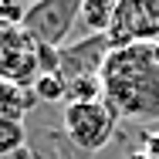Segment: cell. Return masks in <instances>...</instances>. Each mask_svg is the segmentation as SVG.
<instances>
[{"label":"cell","instance_id":"cell-14","mask_svg":"<svg viewBox=\"0 0 159 159\" xmlns=\"http://www.w3.org/2000/svg\"><path fill=\"white\" fill-rule=\"evenodd\" d=\"M14 159H34V152L24 146V149H17V152H14Z\"/></svg>","mask_w":159,"mask_h":159},{"label":"cell","instance_id":"cell-2","mask_svg":"<svg viewBox=\"0 0 159 159\" xmlns=\"http://www.w3.org/2000/svg\"><path fill=\"white\" fill-rule=\"evenodd\" d=\"M115 122H119V112L105 98L102 102H68L64 105V135L81 152L105 149L108 139L115 135Z\"/></svg>","mask_w":159,"mask_h":159},{"label":"cell","instance_id":"cell-9","mask_svg":"<svg viewBox=\"0 0 159 159\" xmlns=\"http://www.w3.org/2000/svg\"><path fill=\"white\" fill-rule=\"evenodd\" d=\"M27 146V132L24 122H10V119H0V159L14 156L17 149Z\"/></svg>","mask_w":159,"mask_h":159},{"label":"cell","instance_id":"cell-12","mask_svg":"<svg viewBox=\"0 0 159 159\" xmlns=\"http://www.w3.org/2000/svg\"><path fill=\"white\" fill-rule=\"evenodd\" d=\"M142 156L149 159H159V129H149V132H142V149H139Z\"/></svg>","mask_w":159,"mask_h":159},{"label":"cell","instance_id":"cell-7","mask_svg":"<svg viewBox=\"0 0 159 159\" xmlns=\"http://www.w3.org/2000/svg\"><path fill=\"white\" fill-rule=\"evenodd\" d=\"M112 14H115L112 0H81V17L78 20L88 27V34H108Z\"/></svg>","mask_w":159,"mask_h":159},{"label":"cell","instance_id":"cell-15","mask_svg":"<svg viewBox=\"0 0 159 159\" xmlns=\"http://www.w3.org/2000/svg\"><path fill=\"white\" fill-rule=\"evenodd\" d=\"M129 159H149V156H142V152H132V156H129Z\"/></svg>","mask_w":159,"mask_h":159},{"label":"cell","instance_id":"cell-1","mask_svg":"<svg viewBox=\"0 0 159 159\" xmlns=\"http://www.w3.org/2000/svg\"><path fill=\"white\" fill-rule=\"evenodd\" d=\"M105 102L129 119H159V41L112 48L98 68Z\"/></svg>","mask_w":159,"mask_h":159},{"label":"cell","instance_id":"cell-10","mask_svg":"<svg viewBox=\"0 0 159 159\" xmlns=\"http://www.w3.org/2000/svg\"><path fill=\"white\" fill-rule=\"evenodd\" d=\"M31 88L37 102H68V81L61 75H37V81Z\"/></svg>","mask_w":159,"mask_h":159},{"label":"cell","instance_id":"cell-5","mask_svg":"<svg viewBox=\"0 0 159 159\" xmlns=\"http://www.w3.org/2000/svg\"><path fill=\"white\" fill-rule=\"evenodd\" d=\"M108 51H112V44H108L105 34H88V37L61 48V78L71 81V78H81V75H98Z\"/></svg>","mask_w":159,"mask_h":159},{"label":"cell","instance_id":"cell-11","mask_svg":"<svg viewBox=\"0 0 159 159\" xmlns=\"http://www.w3.org/2000/svg\"><path fill=\"white\" fill-rule=\"evenodd\" d=\"M24 14H27V7H24V3H14V0L0 3V24L20 27V24H24Z\"/></svg>","mask_w":159,"mask_h":159},{"label":"cell","instance_id":"cell-13","mask_svg":"<svg viewBox=\"0 0 159 159\" xmlns=\"http://www.w3.org/2000/svg\"><path fill=\"white\" fill-rule=\"evenodd\" d=\"M146 10H149L152 24H156V34H159V0H146Z\"/></svg>","mask_w":159,"mask_h":159},{"label":"cell","instance_id":"cell-8","mask_svg":"<svg viewBox=\"0 0 159 159\" xmlns=\"http://www.w3.org/2000/svg\"><path fill=\"white\" fill-rule=\"evenodd\" d=\"M102 98H105V88H102L98 75H81V78L68 81V102H102Z\"/></svg>","mask_w":159,"mask_h":159},{"label":"cell","instance_id":"cell-4","mask_svg":"<svg viewBox=\"0 0 159 159\" xmlns=\"http://www.w3.org/2000/svg\"><path fill=\"white\" fill-rule=\"evenodd\" d=\"M108 44L112 48H125V44H139V41H156V24L146 10V0H122L115 3L112 24H108Z\"/></svg>","mask_w":159,"mask_h":159},{"label":"cell","instance_id":"cell-6","mask_svg":"<svg viewBox=\"0 0 159 159\" xmlns=\"http://www.w3.org/2000/svg\"><path fill=\"white\" fill-rule=\"evenodd\" d=\"M37 105V95L27 85H17L10 78H0V119L24 122V115Z\"/></svg>","mask_w":159,"mask_h":159},{"label":"cell","instance_id":"cell-3","mask_svg":"<svg viewBox=\"0 0 159 159\" xmlns=\"http://www.w3.org/2000/svg\"><path fill=\"white\" fill-rule=\"evenodd\" d=\"M78 17H81V3L78 0H41V3L27 7L20 27H24V34L34 44L61 48V41L71 34Z\"/></svg>","mask_w":159,"mask_h":159}]
</instances>
